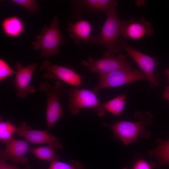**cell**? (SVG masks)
<instances>
[{
	"mask_svg": "<svg viewBox=\"0 0 169 169\" xmlns=\"http://www.w3.org/2000/svg\"><path fill=\"white\" fill-rule=\"evenodd\" d=\"M135 117L138 120L136 122L120 120L112 124L104 123L103 125L113 132L114 137L121 140L126 146L130 143L137 141L140 135L143 138H147L151 132L145 129V126L151 122L152 115L149 112H136Z\"/></svg>",
	"mask_w": 169,
	"mask_h": 169,
	"instance_id": "cell-1",
	"label": "cell"
},
{
	"mask_svg": "<svg viewBox=\"0 0 169 169\" xmlns=\"http://www.w3.org/2000/svg\"><path fill=\"white\" fill-rule=\"evenodd\" d=\"M117 5V1L112 0L105 12L107 17L101 31L93 38V43L105 47L114 55L119 52L117 43L118 38L121 35L123 23L118 15Z\"/></svg>",
	"mask_w": 169,
	"mask_h": 169,
	"instance_id": "cell-2",
	"label": "cell"
},
{
	"mask_svg": "<svg viewBox=\"0 0 169 169\" xmlns=\"http://www.w3.org/2000/svg\"><path fill=\"white\" fill-rule=\"evenodd\" d=\"M59 26L58 16H54L50 25L44 26L41 30L40 34L37 35L32 43L35 50H41L39 57H49L59 53V47L64 41Z\"/></svg>",
	"mask_w": 169,
	"mask_h": 169,
	"instance_id": "cell-3",
	"label": "cell"
},
{
	"mask_svg": "<svg viewBox=\"0 0 169 169\" xmlns=\"http://www.w3.org/2000/svg\"><path fill=\"white\" fill-rule=\"evenodd\" d=\"M125 55L119 54L115 56L108 50H105L103 56L95 59L90 56L87 61L82 60L81 64L88 68L91 73L107 74L118 70L131 71L132 66L126 60Z\"/></svg>",
	"mask_w": 169,
	"mask_h": 169,
	"instance_id": "cell-4",
	"label": "cell"
},
{
	"mask_svg": "<svg viewBox=\"0 0 169 169\" xmlns=\"http://www.w3.org/2000/svg\"><path fill=\"white\" fill-rule=\"evenodd\" d=\"M68 107L70 113L78 115L80 110L85 108L92 109L100 116H103L106 111L103 103H100L96 95L92 90L83 87L73 88L69 92Z\"/></svg>",
	"mask_w": 169,
	"mask_h": 169,
	"instance_id": "cell-5",
	"label": "cell"
},
{
	"mask_svg": "<svg viewBox=\"0 0 169 169\" xmlns=\"http://www.w3.org/2000/svg\"><path fill=\"white\" fill-rule=\"evenodd\" d=\"M38 89L40 92L45 93L47 96L46 125L49 129L63 115L59 98L64 95L65 90L62 82L59 80L53 85L46 82H43L39 84Z\"/></svg>",
	"mask_w": 169,
	"mask_h": 169,
	"instance_id": "cell-6",
	"label": "cell"
},
{
	"mask_svg": "<svg viewBox=\"0 0 169 169\" xmlns=\"http://www.w3.org/2000/svg\"><path fill=\"white\" fill-rule=\"evenodd\" d=\"M97 85L91 90L96 95L100 90L115 87L137 81L148 80L145 74L139 69L131 71L118 70L107 74H99Z\"/></svg>",
	"mask_w": 169,
	"mask_h": 169,
	"instance_id": "cell-7",
	"label": "cell"
},
{
	"mask_svg": "<svg viewBox=\"0 0 169 169\" xmlns=\"http://www.w3.org/2000/svg\"><path fill=\"white\" fill-rule=\"evenodd\" d=\"M117 47L118 49L119 48L120 49L125 50L128 55L136 62L147 77L150 88H153L159 86V84L157 80L158 75L154 73L155 69L159 65L157 57L150 56L141 52L123 40L117 42Z\"/></svg>",
	"mask_w": 169,
	"mask_h": 169,
	"instance_id": "cell-8",
	"label": "cell"
},
{
	"mask_svg": "<svg viewBox=\"0 0 169 169\" xmlns=\"http://www.w3.org/2000/svg\"><path fill=\"white\" fill-rule=\"evenodd\" d=\"M39 69L44 72L43 77L45 79H59L73 86H82V76L72 67L51 64L45 60L41 63Z\"/></svg>",
	"mask_w": 169,
	"mask_h": 169,
	"instance_id": "cell-9",
	"label": "cell"
},
{
	"mask_svg": "<svg viewBox=\"0 0 169 169\" xmlns=\"http://www.w3.org/2000/svg\"><path fill=\"white\" fill-rule=\"evenodd\" d=\"M38 65L36 63L27 66H23L19 62L15 64L16 74L12 83L17 91V97L25 98L29 93L36 92L35 89L30 85L33 74Z\"/></svg>",
	"mask_w": 169,
	"mask_h": 169,
	"instance_id": "cell-10",
	"label": "cell"
},
{
	"mask_svg": "<svg viewBox=\"0 0 169 169\" xmlns=\"http://www.w3.org/2000/svg\"><path fill=\"white\" fill-rule=\"evenodd\" d=\"M17 133L31 144L47 143L57 149L63 148L58 139L49 131L33 129L25 121L22 122L17 127Z\"/></svg>",
	"mask_w": 169,
	"mask_h": 169,
	"instance_id": "cell-11",
	"label": "cell"
},
{
	"mask_svg": "<svg viewBox=\"0 0 169 169\" xmlns=\"http://www.w3.org/2000/svg\"><path fill=\"white\" fill-rule=\"evenodd\" d=\"M4 143L6 148L1 150L0 159L5 161L9 160L15 164L27 163L28 159L25 155L30 148L28 142L12 138Z\"/></svg>",
	"mask_w": 169,
	"mask_h": 169,
	"instance_id": "cell-12",
	"label": "cell"
},
{
	"mask_svg": "<svg viewBox=\"0 0 169 169\" xmlns=\"http://www.w3.org/2000/svg\"><path fill=\"white\" fill-rule=\"evenodd\" d=\"M154 32L151 23L144 18L123 20L121 35L125 39L138 40L146 35L152 36Z\"/></svg>",
	"mask_w": 169,
	"mask_h": 169,
	"instance_id": "cell-13",
	"label": "cell"
},
{
	"mask_svg": "<svg viewBox=\"0 0 169 169\" xmlns=\"http://www.w3.org/2000/svg\"><path fill=\"white\" fill-rule=\"evenodd\" d=\"M67 30L69 36L76 44L81 42L86 44L93 43L94 36L91 34L92 28L87 20L79 19L75 22L68 23Z\"/></svg>",
	"mask_w": 169,
	"mask_h": 169,
	"instance_id": "cell-14",
	"label": "cell"
},
{
	"mask_svg": "<svg viewBox=\"0 0 169 169\" xmlns=\"http://www.w3.org/2000/svg\"><path fill=\"white\" fill-rule=\"evenodd\" d=\"M3 33L7 36L16 38L23 33L25 26L23 21L19 17L13 16L3 19L2 23Z\"/></svg>",
	"mask_w": 169,
	"mask_h": 169,
	"instance_id": "cell-15",
	"label": "cell"
},
{
	"mask_svg": "<svg viewBox=\"0 0 169 169\" xmlns=\"http://www.w3.org/2000/svg\"><path fill=\"white\" fill-rule=\"evenodd\" d=\"M112 0H81L72 1L78 10L82 9L89 13L105 12Z\"/></svg>",
	"mask_w": 169,
	"mask_h": 169,
	"instance_id": "cell-16",
	"label": "cell"
},
{
	"mask_svg": "<svg viewBox=\"0 0 169 169\" xmlns=\"http://www.w3.org/2000/svg\"><path fill=\"white\" fill-rule=\"evenodd\" d=\"M56 148L50 146H43L30 148L29 152L33 153L38 159L52 162L59 159Z\"/></svg>",
	"mask_w": 169,
	"mask_h": 169,
	"instance_id": "cell-17",
	"label": "cell"
},
{
	"mask_svg": "<svg viewBox=\"0 0 169 169\" xmlns=\"http://www.w3.org/2000/svg\"><path fill=\"white\" fill-rule=\"evenodd\" d=\"M127 96L126 94H122L103 103L105 110L106 111L120 117L126 103L125 100Z\"/></svg>",
	"mask_w": 169,
	"mask_h": 169,
	"instance_id": "cell-18",
	"label": "cell"
},
{
	"mask_svg": "<svg viewBox=\"0 0 169 169\" xmlns=\"http://www.w3.org/2000/svg\"><path fill=\"white\" fill-rule=\"evenodd\" d=\"M157 147L150 151V155L157 158L160 166L169 164V140L159 141Z\"/></svg>",
	"mask_w": 169,
	"mask_h": 169,
	"instance_id": "cell-19",
	"label": "cell"
},
{
	"mask_svg": "<svg viewBox=\"0 0 169 169\" xmlns=\"http://www.w3.org/2000/svg\"><path fill=\"white\" fill-rule=\"evenodd\" d=\"M17 127L9 121H0V139L5 143L12 138L17 133Z\"/></svg>",
	"mask_w": 169,
	"mask_h": 169,
	"instance_id": "cell-20",
	"label": "cell"
},
{
	"mask_svg": "<svg viewBox=\"0 0 169 169\" xmlns=\"http://www.w3.org/2000/svg\"><path fill=\"white\" fill-rule=\"evenodd\" d=\"M84 166L80 161L71 160L69 163L55 160L51 162L48 169H83Z\"/></svg>",
	"mask_w": 169,
	"mask_h": 169,
	"instance_id": "cell-21",
	"label": "cell"
},
{
	"mask_svg": "<svg viewBox=\"0 0 169 169\" xmlns=\"http://www.w3.org/2000/svg\"><path fill=\"white\" fill-rule=\"evenodd\" d=\"M14 70L3 59H0V82H2L9 77L15 74Z\"/></svg>",
	"mask_w": 169,
	"mask_h": 169,
	"instance_id": "cell-22",
	"label": "cell"
},
{
	"mask_svg": "<svg viewBox=\"0 0 169 169\" xmlns=\"http://www.w3.org/2000/svg\"><path fill=\"white\" fill-rule=\"evenodd\" d=\"M10 1L24 8L33 14H36L37 12L38 6L37 2L35 0H11Z\"/></svg>",
	"mask_w": 169,
	"mask_h": 169,
	"instance_id": "cell-23",
	"label": "cell"
},
{
	"mask_svg": "<svg viewBox=\"0 0 169 169\" xmlns=\"http://www.w3.org/2000/svg\"><path fill=\"white\" fill-rule=\"evenodd\" d=\"M155 166V164L153 162L141 159L137 161L131 168L124 167L122 169H152Z\"/></svg>",
	"mask_w": 169,
	"mask_h": 169,
	"instance_id": "cell-24",
	"label": "cell"
},
{
	"mask_svg": "<svg viewBox=\"0 0 169 169\" xmlns=\"http://www.w3.org/2000/svg\"><path fill=\"white\" fill-rule=\"evenodd\" d=\"M0 169H21L17 166L8 163L6 161L0 159Z\"/></svg>",
	"mask_w": 169,
	"mask_h": 169,
	"instance_id": "cell-25",
	"label": "cell"
},
{
	"mask_svg": "<svg viewBox=\"0 0 169 169\" xmlns=\"http://www.w3.org/2000/svg\"><path fill=\"white\" fill-rule=\"evenodd\" d=\"M163 97L169 101V85L167 86L163 93Z\"/></svg>",
	"mask_w": 169,
	"mask_h": 169,
	"instance_id": "cell-26",
	"label": "cell"
},
{
	"mask_svg": "<svg viewBox=\"0 0 169 169\" xmlns=\"http://www.w3.org/2000/svg\"><path fill=\"white\" fill-rule=\"evenodd\" d=\"M165 75L166 77L169 84V68L166 69L165 71Z\"/></svg>",
	"mask_w": 169,
	"mask_h": 169,
	"instance_id": "cell-27",
	"label": "cell"
}]
</instances>
